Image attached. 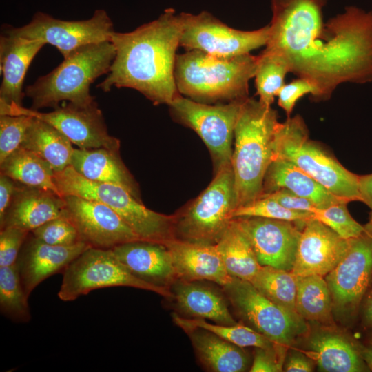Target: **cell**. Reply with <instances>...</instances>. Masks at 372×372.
Listing matches in <instances>:
<instances>
[{
  "instance_id": "ab89813d",
  "label": "cell",
  "mask_w": 372,
  "mask_h": 372,
  "mask_svg": "<svg viewBox=\"0 0 372 372\" xmlns=\"http://www.w3.org/2000/svg\"><path fill=\"white\" fill-rule=\"evenodd\" d=\"M30 233L52 245L69 246L82 242L75 227L63 216L45 223Z\"/></svg>"
},
{
  "instance_id": "5b68a950",
  "label": "cell",
  "mask_w": 372,
  "mask_h": 372,
  "mask_svg": "<svg viewBox=\"0 0 372 372\" xmlns=\"http://www.w3.org/2000/svg\"><path fill=\"white\" fill-rule=\"evenodd\" d=\"M116 55L110 41L83 45L73 51L53 70L39 77L25 89L31 99L32 109L59 106L61 101L87 105L94 97L90 93L91 84L107 74Z\"/></svg>"
},
{
  "instance_id": "d590c367",
  "label": "cell",
  "mask_w": 372,
  "mask_h": 372,
  "mask_svg": "<svg viewBox=\"0 0 372 372\" xmlns=\"http://www.w3.org/2000/svg\"><path fill=\"white\" fill-rule=\"evenodd\" d=\"M289 72L287 64L278 55L262 51L258 56L254 78L256 94L261 103L271 106Z\"/></svg>"
},
{
  "instance_id": "9c48e42d",
  "label": "cell",
  "mask_w": 372,
  "mask_h": 372,
  "mask_svg": "<svg viewBox=\"0 0 372 372\" xmlns=\"http://www.w3.org/2000/svg\"><path fill=\"white\" fill-rule=\"evenodd\" d=\"M112 287H130L172 298L170 289L156 287L132 274L112 249L90 247L73 260L63 273L58 292L63 301H73L90 291Z\"/></svg>"
},
{
  "instance_id": "d6a6232c",
  "label": "cell",
  "mask_w": 372,
  "mask_h": 372,
  "mask_svg": "<svg viewBox=\"0 0 372 372\" xmlns=\"http://www.w3.org/2000/svg\"><path fill=\"white\" fill-rule=\"evenodd\" d=\"M297 282L298 277L291 271L262 266L251 283L274 303L300 316L296 308Z\"/></svg>"
},
{
  "instance_id": "30bf717a",
  "label": "cell",
  "mask_w": 372,
  "mask_h": 372,
  "mask_svg": "<svg viewBox=\"0 0 372 372\" xmlns=\"http://www.w3.org/2000/svg\"><path fill=\"white\" fill-rule=\"evenodd\" d=\"M245 99L211 105L179 94L169 105L174 118L194 130L205 143L216 172L231 165L234 128Z\"/></svg>"
},
{
  "instance_id": "836d02e7",
  "label": "cell",
  "mask_w": 372,
  "mask_h": 372,
  "mask_svg": "<svg viewBox=\"0 0 372 372\" xmlns=\"http://www.w3.org/2000/svg\"><path fill=\"white\" fill-rule=\"evenodd\" d=\"M173 320L185 331L189 332L196 329H205L242 348H267L275 344L255 329L242 324H214L204 319L186 318L176 313L173 314Z\"/></svg>"
},
{
  "instance_id": "52a82bcc",
  "label": "cell",
  "mask_w": 372,
  "mask_h": 372,
  "mask_svg": "<svg viewBox=\"0 0 372 372\" xmlns=\"http://www.w3.org/2000/svg\"><path fill=\"white\" fill-rule=\"evenodd\" d=\"M54 181L62 197L75 195L107 205L142 240L164 244L174 238L175 215L149 209L121 186L87 179L70 165L54 172Z\"/></svg>"
},
{
  "instance_id": "c3c4849f",
  "label": "cell",
  "mask_w": 372,
  "mask_h": 372,
  "mask_svg": "<svg viewBox=\"0 0 372 372\" xmlns=\"http://www.w3.org/2000/svg\"><path fill=\"white\" fill-rule=\"evenodd\" d=\"M360 201L372 209V173L359 175Z\"/></svg>"
},
{
  "instance_id": "d6986e66",
  "label": "cell",
  "mask_w": 372,
  "mask_h": 372,
  "mask_svg": "<svg viewBox=\"0 0 372 372\" xmlns=\"http://www.w3.org/2000/svg\"><path fill=\"white\" fill-rule=\"evenodd\" d=\"M90 247L84 242L69 246L50 245L30 232L16 262L27 296L29 297L50 276L63 273L73 260Z\"/></svg>"
},
{
  "instance_id": "7dc6e473",
  "label": "cell",
  "mask_w": 372,
  "mask_h": 372,
  "mask_svg": "<svg viewBox=\"0 0 372 372\" xmlns=\"http://www.w3.org/2000/svg\"><path fill=\"white\" fill-rule=\"evenodd\" d=\"M362 326L369 329H372V286L369 287L365 293L360 307Z\"/></svg>"
},
{
  "instance_id": "4fadbf2b",
  "label": "cell",
  "mask_w": 372,
  "mask_h": 372,
  "mask_svg": "<svg viewBox=\"0 0 372 372\" xmlns=\"http://www.w3.org/2000/svg\"><path fill=\"white\" fill-rule=\"evenodd\" d=\"M223 287L240 316L271 341L289 347L307 332L302 318L274 303L250 282L233 277Z\"/></svg>"
},
{
  "instance_id": "ffe728a7",
  "label": "cell",
  "mask_w": 372,
  "mask_h": 372,
  "mask_svg": "<svg viewBox=\"0 0 372 372\" xmlns=\"http://www.w3.org/2000/svg\"><path fill=\"white\" fill-rule=\"evenodd\" d=\"M172 255L178 280H209L222 287L233 278L227 272L216 245L176 238L164 242Z\"/></svg>"
},
{
  "instance_id": "603a6c76",
  "label": "cell",
  "mask_w": 372,
  "mask_h": 372,
  "mask_svg": "<svg viewBox=\"0 0 372 372\" xmlns=\"http://www.w3.org/2000/svg\"><path fill=\"white\" fill-rule=\"evenodd\" d=\"M64 207L63 197L52 191L18 185L0 227H14L30 232L63 216Z\"/></svg>"
},
{
  "instance_id": "9a60e30c",
  "label": "cell",
  "mask_w": 372,
  "mask_h": 372,
  "mask_svg": "<svg viewBox=\"0 0 372 372\" xmlns=\"http://www.w3.org/2000/svg\"><path fill=\"white\" fill-rule=\"evenodd\" d=\"M28 115L50 124L80 149L107 148L119 151L120 141L110 135L103 113L94 101L87 105L64 103L49 112L19 105L0 104V115Z\"/></svg>"
},
{
  "instance_id": "f6af8a7d",
  "label": "cell",
  "mask_w": 372,
  "mask_h": 372,
  "mask_svg": "<svg viewBox=\"0 0 372 372\" xmlns=\"http://www.w3.org/2000/svg\"><path fill=\"white\" fill-rule=\"evenodd\" d=\"M313 361L304 353L291 351L286 355L283 371L287 372H311L313 371Z\"/></svg>"
},
{
  "instance_id": "277c9868",
  "label": "cell",
  "mask_w": 372,
  "mask_h": 372,
  "mask_svg": "<svg viewBox=\"0 0 372 372\" xmlns=\"http://www.w3.org/2000/svg\"><path fill=\"white\" fill-rule=\"evenodd\" d=\"M258 56L219 57L199 50L176 55L174 77L178 92L197 102L211 104L244 99L255 76Z\"/></svg>"
},
{
  "instance_id": "74e56055",
  "label": "cell",
  "mask_w": 372,
  "mask_h": 372,
  "mask_svg": "<svg viewBox=\"0 0 372 372\" xmlns=\"http://www.w3.org/2000/svg\"><path fill=\"white\" fill-rule=\"evenodd\" d=\"M347 204L342 202L324 208H316L312 213L313 218L322 223L344 239L358 237L363 232L364 225L351 216Z\"/></svg>"
},
{
  "instance_id": "8d00e7d4",
  "label": "cell",
  "mask_w": 372,
  "mask_h": 372,
  "mask_svg": "<svg viewBox=\"0 0 372 372\" xmlns=\"http://www.w3.org/2000/svg\"><path fill=\"white\" fill-rule=\"evenodd\" d=\"M232 218L243 216L262 217L305 223L313 218L310 212L298 211L284 207L275 200L260 196L234 209Z\"/></svg>"
},
{
  "instance_id": "bcb514c9",
  "label": "cell",
  "mask_w": 372,
  "mask_h": 372,
  "mask_svg": "<svg viewBox=\"0 0 372 372\" xmlns=\"http://www.w3.org/2000/svg\"><path fill=\"white\" fill-rule=\"evenodd\" d=\"M16 181L8 176L0 174V221L3 218L17 188Z\"/></svg>"
},
{
  "instance_id": "b9f144b4",
  "label": "cell",
  "mask_w": 372,
  "mask_h": 372,
  "mask_svg": "<svg viewBox=\"0 0 372 372\" xmlns=\"http://www.w3.org/2000/svg\"><path fill=\"white\" fill-rule=\"evenodd\" d=\"M287 347L275 343L267 348H256L254 360L249 371H283Z\"/></svg>"
},
{
  "instance_id": "7402d4cb",
  "label": "cell",
  "mask_w": 372,
  "mask_h": 372,
  "mask_svg": "<svg viewBox=\"0 0 372 372\" xmlns=\"http://www.w3.org/2000/svg\"><path fill=\"white\" fill-rule=\"evenodd\" d=\"M45 45L41 40L1 34L0 67L3 76L0 104L22 105L27 70L38 52Z\"/></svg>"
},
{
  "instance_id": "7a4b0ae2",
  "label": "cell",
  "mask_w": 372,
  "mask_h": 372,
  "mask_svg": "<svg viewBox=\"0 0 372 372\" xmlns=\"http://www.w3.org/2000/svg\"><path fill=\"white\" fill-rule=\"evenodd\" d=\"M180 31L178 14L167 8L158 19L131 32H114L111 42L116 55L96 87L105 92L113 87L131 88L154 105H169L180 94L174 77Z\"/></svg>"
},
{
  "instance_id": "ac0fdd59",
  "label": "cell",
  "mask_w": 372,
  "mask_h": 372,
  "mask_svg": "<svg viewBox=\"0 0 372 372\" xmlns=\"http://www.w3.org/2000/svg\"><path fill=\"white\" fill-rule=\"evenodd\" d=\"M349 240L314 218L304 225L291 271L296 276H325L345 254Z\"/></svg>"
},
{
  "instance_id": "f1b7e54d",
  "label": "cell",
  "mask_w": 372,
  "mask_h": 372,
  "mask_svg": "<svg viewBox=\"0 0 372 372\" xmlns=\"http://www.w3.org/2000/svg\"><path fill=\"white\" fill-rule=\"evenodd\" d=\"M229 274L251 282L262 265L235 218H232L215 244Z\"/></svg>"
},
{
  "instance_id": "e0dca14e",
  "label": "cell",
  "mask_w": 372,
  "mask_h": 372,
  "mask_svg": "<svg viewBox=\"0 0 372 372\" xmlns=\"http://www.w3.org/2000/svg\"><path fill=\"white\" fill-rule=\"evenodd\" d=\"M262 266L291 271L305 223L262 217L234 218Z\"/></svg>"
},
{
  "instance_id": "83f0119b",
  "label": "cell",
  "mask_w": 372,
  "mask_h": 372,
  "mask_svg": "<svg viewBox=\"0 0 372 372\" xmlns=\"http://www.w3.org/2000/svg\"><path fill=\"white\" fill-rule=\"evenodd\" d=\"M202 362L216 372H242L247 370L248 358L240 347L202 329L188 332Z\"/></svg>"
},
{
  "instance_id": "3957f363",
  "label": "cell",
  "mask_w": 372,
  "mask_h": 372,
  "mask_svg": "<svg viewBox=\"0 0 372 372\" xmlns=\"http://www.w3.org/2000/svg\"><path fill=\"white\" fill-rule=\"evenodd\" d=\"M278 123V112L271 106L249 96L244 100L234 128L231 161L237 207L262 193L265 175L274 159L273 138Z\"/></svg>"
},
{
  "instance_id": "f907efd6",
  "label": "cell",
  "mask_w": 372,
  "mask_h": 372,
  "mask_svg": "<svg viewBox=\"0 0 372 372\" xmlns=\"http://www.w3.org/2000/svg\"><path fill=\"white\" fill-rule=\"evenodd\" d=\"M369 222L372 223V209H371V211L370 212L369 221Z\"/></svg>"
},
{
  "instance_id": "7c38bea8",
  "label": "cell",
  "mask_w": 372,
  "mask_h": 372,
  "mask_svg": "<svg viewBox=\"0 0 372 372\" xmlns=\"http://www.w3.org/2000/svg\"><path fill=\"white\" fill-rule=\"evenodd\" d=\"M181 25L179 46L185 51L199 50L219 57L250 53L265 46L269 26L245 31L232 28L209 12L178 14Z\"/></svg>"
},
{
  "instance_id": "e575fe53",
  "label": "cell",
  "mask_w": 372,
  "mask_h": 372,
  "mask_svg": "<svg viewBox=\"0 0 372 372\" xmlns=\"http://www.w3.org/2000/svg\"><path fill=\"white\" fill-rule=\"evenodd\" d=\"M28 296L24 290L15 263L0 267V310L2 315L16 322L31 320Z\"/></svg>"
},
{
  "instance_id": "cb8c5ba5",
  "label": "cell",
  "mask_w": 372,
  "mask_h": 372,
  "mask_svg": "<svg viewBox=\"0 0 372 372\" xmlns=\"http://www.w3.org/2000/svg\"><path fill=\"white\" fill-rule=\"evenodd\" d=\"M324 329L308 338L304 353L323 372H364L369 369L360 354V347L340 333Z\"/></svg>"
},
{
  "instance_id": "f546056e",
  "label": "cell",
  "mask_w": 372,
  "mask_h": 372,
  "mask_svg": "<svg viewBox=\"0 0 372 372\" xmlns=\"http://www.w3.org/2000/svg\"><path fill=\"white\" fill-rule=\"evenodd\" d=\"M20 147L28 149L48 162L54 172L71 164L74 148L69 138L56 128L34 117Z\"/></svg>"
},
{
  "instance_id": "681fc988",
  "label": "cell",
  "mask_w": 372,
  "mask_h": 372,
  "mask_svg": "<svg viewBox=\"0 0 372 372\" xmlns=\"http://www.w3.org/2000/svg\"><path fill=\"white\" fill-rule=\"evenodd\" d=\"M360 354L368 366L369 371H372V343H369L366 346H361Z\"/></svg>"
},
{
  "instance_id": "4dcf8cb0",
  "label": "cell",
  "mask_w": 372,
  "mask_h": 372,
  "mask_svg": "<svg viewBox=\"0 0 372 372\" xmlns=\"http://www.w3.org/2000/svg\"><path fill=\"white\" fill-rule=\"evenodd\" d=\"M1 174L21 185L52 191L61 196L50 164L37 154L19 147L0 163Z\"/></svg>"
},
{
  "instance_id": "44dd1931",
  "label": "cell",
  "mask_w": 372,
  "mask_h": 372,
  "mask_svg": "<svg viewBox=\"0 0 372 372\" xmlns=\"http://www.w3.org/2000/svg\"><path fill=\"white\" fill-rule=\"evenodd\" d=\"M112 250L132 274L147 283L169 289L178 280L170 251L163 243L138 240Z\"/></svg>"
},
{
  "instance_id": "ba28073f",
  "label": "cell",
  "mask_w": 372,
  "mask_h": 372,
  "mask_svg": "<svg viewBox=\"0 0 372 372\" xmlns=\"http://www.w3.org/2000/svg\"><path fill=\"white\" fill-rule=\"evenodd\" d=\"M237 207L231 165L216 172L208 187L186 208L175 214L174 238L215 245Z\"/></svg>"
},
{
  "instance_id": "816d5d0a",
  "label": "cell",
  "mask_w": 372,
  "mask_h": 372,
  "mask_svg": "<svg viewBox=\"0 0 372 372\" xmlns=\"http://www.w3.org/2000/svg\"><path fill=\"white\" fill-rule=\"evenodd\" d=\"M369 343H372V335H371V336L370 338Z\"/></svg>"
},
{
  "instance_id": "4316f807",
  "label": "cell",
  "mask_w": 372,
  "mask_h": 372,
  "mask_svg": "<svg viewBox=\"0 0 372 372\" xmlns=\"http://www.w3.org/2000/svg\"><path fill=\"white\" fill-rule=\"evenodd\" d=\"M172 287V298L184 313L219 324H237L223 295L212 288L195 281L182 280H177Z\"/></svg>"
},
{
  "instance_id": "d4e9b609",
  "label": "cell",
  "mask_w": 372,
  "mask_h": 372,
  "mask_svg": "<svg viewBox=\"0 0 372 372\" xmlns=\"http://www.w3.org/2000/svg\"><path fill=\"white\" fill-rule=\"evenodd\" d=\"M70 166L87 179L121 186L141 200L138 186L122 161L119 151L74 148Z\"/></svg>"
},
{
  "instance_id": "6da1fadb",
  "label": "cell",
  "mask_w": 372,
  "mask_h": 372,
  "mask_svg": "<svg viewBox=\"0 0 372 372\" xmlns=\"http://www.w3.org/2000/svg\"><path fill=\"white\" fill-rule=\"evenodd\" d=\"M327 0H271L263 51L280 56L289 72L309 81L313 101L330 99L344 83L372 82V11L347 7L327 21Z\"/></svg>"
},
{
  "instance_id": "f35d334b",
  "label": "cell",
  "mask_w": 372,
  "mask_h": 372,
  "mask_svg": "<svg viewBox=\"0 0 372 372\" xmlns=\"http://www.w3.org/2000/svg\"><path fill=\"white\" fill-rule=\"evenodd\" d=\"M34 117L28 115H0V163L19 149Z\"/></svg>"
},
{
  "instance_id": "8992f818",
  "label": "cell",
  "mask_w": 372,
  "mask_h": 372,
  "mask_svg": "<svg viewBox=\"0 0 372 372\" xmlns=\"http://www.w3.org/2000/svg\"><path fill=\"white\" fill-rule=\"evenodd\" d=\"M273 145L274 158L293 163L348 203L360 201L359 175L346 169L330 152L309 138L307 125L300 115L278 123Z\"/></svg>"
},
{
  "instance_id": "60d3db41",
  "label": "cell",
  "mask_w": 372,
  "mask_h": 372,
  "mask_svg": "<svg viewBox=\"0 0 372 372\" xmlns=\"http://www.w3.org/2000/svg\"><path fill=\"white\" fill-rule=\"evenodd\" d=\"M30 231L14 227L1 229L0 267L16 263L18 256Z\"/></svg>"
},
{
  "instance_id": "484cf974",
  "label": "cell",
  "mask_w": 372,
  "mask_h": 372,
  "mask_svg": "<svg viewBox=\"0 0 372 372\" xmlns=\"http://www.w3.org/2000/svg\"><path fill=\"white\" fill-rule=\"evenodd\" d=\"M279 189H288L309 200L317 208H324L342 202L348 203L331 194L293 163L282 158H276L265 175L262 194Z\"/></svg>"
},
{
  "instance_id": "5bb4252c",
  "label": "cell",
  "mask_w": 372,
  "mask_h": 372,
  "mask_svg": "<svg viewBox=\"0 0 372 372\" xmlns=\"http://www.w3.org/2000/svg\"><path fill=\"white\" fill-rule=\"evenodd\" d=\"M114 32L108 14L99 9L95 10L91 18L81 21L61 20L43 12H37L28 24L8 28L4 34L41 40L54 46L65 58L83 45L111 41Z\"/></svg>"
},
{
  "instance_id": "8fae6325",
  "label": "cell",
  "mask_w": 372,
  "mask_h": 372,
  "mask_svg": "<svg viewBox=\"0 0 372 372\" xmlns=\"http://www.w3.org/2000/svg\"><path fill=\"white\" fill-rule=\"evenodd\" d=\"M329 288L333 313L354 319L372 283V223L349 240L347 249L335 268L324 276Z\"/></svg>"
},
{
  "instance_id": "1f68e13d",
  "label": "cell",
  "mask_w": 372,
  "mask_h": 372,
  "mask_svg": "<svg viewBox=\"0 0 372 372\" xmlns=\"http://www.w3.org/2000/svg\"><path fill=\"white\" fill-rule=\"evenodd\" d=\"M296 308L306 321L333 325L332 298L324 276H297Z\"/></svg>"
},
{
  "instance_id": "2e32d148",
  "label": "cell",
  "mask_w": 372,
  "mask_h": 372,
  "mask_svg": "<svg viewBox=\"0 0 372 372\" xmlns=\"http://www.w3.org/2000/svg\"><path fill=\"white\" fill-rule=\"evenodd\" d=\"M63 197L65 201L63 216L75 227L81 241L91 247L112 249L141 240L107 205L75 195Z\"/></svg>"
},
{
  "instance_id": "7bdbcfd3",
  "label": "cell",
  "mask_w": 372,
  "mask_h": 372,
  "mask_svg": "<svg viewBox=\"0 0 372 372\" xmlns=\"http://www.w3.org/2000/svg\"><path fill=\"white\" fill-rule=\"evenodd\" d=\"M316 90L307 80L298 78L285 84L278 94V104L285 111L287 118L291 117L296 102L303 96L310 94L313 96Z\"/></svg>"
},
{
  "instance_id": "ee69618b",
  "label": "cell",
  "mask_w": 372,
  "mask_h": 372,
  "mask_svg": "<svg viewBox=\"0 0 372 372\" xmlns=\"http://www.w3.org/2000/svg\"><path fill=\"white\" fill-rule=\"evenodd\" d=\"M260 196L272 198L284 207L291 210L313 213L317 208L309 200L286 189H279L271 193L262 194Z\"/></svg>"
}]
</instances>
